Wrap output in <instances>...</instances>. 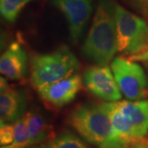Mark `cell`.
<instances>
[{"label": "cell", "mask_w": 148, "mask_h": 148, "mask_svg": "<svg viewBox=\"0 0 148 148\" xmlns=\"http://www.w3.org/2000/svg\"><path fill=\"white\" fill-rule=\"evenodd\" d=\"M29 147L28 115L25 114L14 123V139L12 144L1 148H27Z\"/></svg>", "instance_id": "cell-14"}, {"label": "cell", "mask_w": 148, "mask_h": 148, "mask_svg": "<svg viewBox=\"0 0 148 148\" xmlns=\"http://www.w3.org/2000/svg\"><path fill=\"white\" fill-rule=\"evenodd\" d=\"M131 148H148V144L145 141V138L143 140H141L140 142L135 143Z\"/></svg>", "instance_id": "cell-19"}, {"label": "cell", "mask_w": 148, "mask_h": 148, "mask_svg": "<svg viewBox=\"0 0 148 148\" xmlns=\"http://www.w3.org/2000/svg\"><path fill=\"white\" fill-rule=\"evenodd\" d=\"M14 139V123L1 124L0 127V144L1 147L8 146Z\"/></svg>", "instance_id": "cell-16"}, {"label": "cell", "mask_w": 148, "mask_h": 148, "mask_svg": "<svg viewBox=\"0 0 148 148\" xmlns=\"http://www.w3.org/2000/svg\"><path fill=\"white\" fill-rule=\"evenodd\" d=\"M36 148H87L86 144L70 131H64L45 144Z\"/></svg>", "instance_id": "cell-13"}, {"label": "cell", "mask_w": 148, "mask_h": 148, "mask_svg": "<svg viewBox=\"0 0 148 148\" xmlns=\"http://www.w3.org/2000/svg\"><path fill=\"white\" fill-rule=\"evenodd\" d=\"M128 1L135 7H137L138 9L147 13L148 0H128Z\"/></svg>", "instance_id": "cell-18"}, {"label": "cell", "mask_w": 148, "mask_h": 148, "mask_svg": "<svg viewBox=\"0 0 148 148\" xmlns=\"http://www.w3.org/2000/svg\"><path fill=\"white\" fill-rule=\"evenodd\" d=\"M127 58L133 62H148V49L142 53L130 55Z\"/></svg>", "instance_id": "cell-17"}, {"label": "cell", "mask_w": 148, "mask_h": 148, "mask_svg": "<svg viewBox=\"0 0 148 148\" xmlns=\"http://www.w3.org/2000/svg\"><path fill=\"white\" fill-rule=\"evenodd\" d=\"M147 14H148V11H147Z\"/></svg>", "instance_id": "cell-22"}, {"label": "cell", "mask_w": 148, "mask_h": 148, "mask_svg": "<svg viewBox=\"0 0 148 148\" xmlns=\"http://www.w3.org/2000/svg\"><path fill=\"white\" fill-rule=\"evenodd\" d=\"M114 4V0H99L90 31L82 46L83 55L97 65L107 66L118 52Z\"/></svg>", "instance_id": "cell-1"}, {"label": "cell", "mask_w": 148, "mask_h": 148, "mask_svg": "<svg viewBox=\"0 0 148 148\" xmlns=\"http://www.w3.org/2000/svg\"><path fill=\"white\" fill-rule=\"evenodd\" d=\"M118 52L138 54L148 49V24L115 2Z\"/></svg>", "instance_id": "cell-4"}, {"label": "cell", "mask_w": 148, "mask_h": 148, "mask_svg": "<svg viewBox=\"0 0 148 148\" xmlns=\"http://www.w3.org/2000/svg\"><path fill=\"white\" fill-rule=\"evenodd\" d=\"M51 3L64 14L69 25L70 38L77 44L92 13V0H51Z\"/></svg>", "instance_id": "cell-7"}, {"label": "cell", "mask_w": 148, "mask_h": 148, "mask_svg": "<svg viewBox=\"0 0 148 148\" xmlns=\"http://www.w3.org/2000/svg\"><path fill=\"white\" fill-rule=\"evenodd\" d=\"M110 67L117 84L127 100L138 101L147 97V77L139 64L128 58L116 57Z\"/></svg>", "instance_id": "cell-5"}, {"label": "cell", "mask_w": 148, "mask_h": 148, "mask_svg": "<svg viewBox=\"0 0 148 148\" xmlns=\"http://www.w3.org/2000/svg\"><path fill=\"white\" fill-rule=\"evenodd\" d=\"M30 148H36V147H30Z\"/></svg>", "instance_id": "cell-21"}, {"label": "cell", "mask_w": 148, "mask_h": 148, "mask_svg": "<svg viewBox=\"0 0 148 148\" xmlns=\"http://www.w3.org/2000/svg\"><path fill=\"white\" fill-rule=\"evenodd\" d=\"M34 0H0V13L8 22L16 21L26 6Z\"/></svg>", "instance_id": "cell-15"}, {"label": "cell", "mask_w": 148, "mask_h": 148, "mask_svg": "<svg viewBox=\"0 0 148 148\" xmlns=\"http://www.w3.org/2000/svg\"><path fill=\"white\" fill-rule=\"evenodd\" d=\"M28 115V132H29V147L48 142L55 134L53 127L49 123L42 114L36 110L27 112Z\"/></svg>", "instance_id": "cell-12"}, {"label": "cell", "mask_w": 148, "mask_h": 148, "mask_svg": "<svg viewBox=\"0 0 148 148\" xmlns=\"http://www.w3.org/2000/svg\"><path fill=\"white\" fill-rule=\"evenodd\" d=\"M145 141H146V143L148 144V133H147V136L145 137Z\"/></svg>", "instance_id": "cell-20"}, {"label": "cell", "mask_w": 148, "mask_h": 148, "mask_svg": "<svg viewBox=\"0 0 148 148\" xmlns=\"http://www.w3.org/2000/svg\"><path fill=\"white\" fill-rule=\"evenodd\" d=\"M82 79L87 90L102 101L117 102L122 99L121 90L108 66L90 67L85 71Z\"/></svg>", "instance_id": "cell-6"}, {"label": "cell", "mask_w": 148, "mask_h": 148, "mask_svg": "<svg viewBox=\"0 0 148 148\" xmlns=\"http://www.w3.org/2000/svg\"><path fill=\"white\" fill-rule=\"evenodd\" d=\"M27 68L28 58L25 49L18 42H12L1 55V74L7 79L17 81L26 77Z\"/></svg>", "instance_id": "cell-9"}, {"label": "cell", "mask_w": 148, "mask_h": 148, "mask_svg": "<svg viewBox=\"0 0 148 148\" xmlns=\"http://www.w3.org/2000/svg\"><path fill=\"white\" fill-rule=\"evenodd\" d=\"M79 64L74 53L67 46L53 52L33 55L31 60V82L39 89L43 86L64 79L75 74Z\"/></svg>", "instance_id": "cell-3"}, {"label": "cell", "mask_w": 148, "mask_h": 148, "mask_svg": "<svg viewBox=\"0 0 148 148\" xmlns=\"http://www.w3.org/2000/svg\"><path fill=\"white\" fill-rule=\"evenodd\" d=\"M27 101L23 91L7 87L0 93V120L1 124L13 123L23 116Z\"/></svg>", "instance_id": "cell-11"}, {"label": "cell", "mask_w": 148, "mask_h": 148, "mask_svg": "<svg viewBox=\"0 0 148 148\" xmlns=\"http://www.w3.org/2000/svg\"><path fill=\"white\" fill-rule=\"evenodd\" d=\"M83 79L77 74L43 86L38 90L42 101L55 109H59L71 103L76 98L82 87Z\"/></svg>", "instance_id": "cell-8"}, {"label": "cell", "mask_w": 148, "mask_h": 148, "mask_svg": "<svg viewBox=\"0 0 148 148\" xmlns=\"http://www.w3.org/2000/svg\"><path fill=\"white\" fill-rule=\"evenodd\" d=\"M67 123L87 143L98 148H118L105 104H82L69 114Z\"/></svg>", "instance_id": "cell-2"}, {"label": "cell", "mask_w": 148, "mask_h": 148, "mask_svg": "<svg viewBox=\"0 0 148 148\" xmlns=\"http://www.w3.org/2000/svg\"><path fill=\"white\" fill-rule=\"evenodd\" d=\"M117 106L132 128L135 138L142 140L148 133V101H119Z\"/></svg>", "instance_id": "cell-10"}]
</instances>
